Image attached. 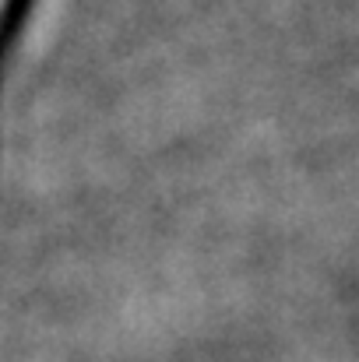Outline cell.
I'll return each instance as SVG.
<instances>
[{"label":"cell","instance_id":"obj_1","mask_svg":"<svg viewBox=\"0 0 359 362\" xmlns=\"http://www.w3.org/2000/svg\"><path fill=\"white\" fill-rule=\"evenodd\" d=\"M4 11H7V0H0V18H4Z\"/></svg>","mask_w":359,"mask_h":362}]
</instances>
